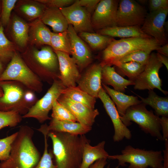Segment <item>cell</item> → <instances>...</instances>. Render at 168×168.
<instances>
[{
  "instance_id": "26",
  "label": "cell",
  "mask_w": 168,
  "mask_h": 168,
  "mask_svg": "<svg viewBox=\"0 0 168 168\" xmlns=\"http://www.w3.org/2000/svg\"><path fill=\"white\" fill-rule=\"evenodd\" d=\"M138 96L140 98L142 103L150 105L154 109L157 115L168 117V97L159 96L153 90L149 91L148 95L146 98Z\"/></svg>"
},
{
  "instance_id": "7",
  "label": "cell",
  "mask_w": 168,
  "mask_h": 168,
  "mask_svg": "<svg viewBox=\"0 0 168 168\" xmlns=\"http://www.w3.org/2000/svg\"><path fill=\"white\" fill-rule=\"evenodd\" d=\"M21 84L15 81L0 82V86L3 92V96L0 98V110L15 111L23 115L28 112L31 106L25 98V91Z\"/></svg>"
},
{
  "instance_id": "35",
  "label": "cell",
  "mask_w": 168,
  "mask_h": 168,
  "mask_svg": "<svg viewBox=\"0 0 168 168\" xmlns=\"http://www.w3.org/2000/svg\"><path fill=\"white\" fill-rule=\"evenodd\" d=\"M22 117L17 112L0 110V130L5 127H14L22 120Z\"/></svg>"
},
{
  "instance_id": "33",
  "label": "cell",
  "mask_w": 168,
  "mask_h": 168,
  "mask_svg": "<svg viewBox=\"0 0 168 168\" xmlns=\"http://www.w3.org/2000/svg\"><path fill=\"white\" fill-rule=\"evenodd\" d=\"M52 110V119L61 121L77 122L74 116L67 108L60 104L57 100L54 102Z\"/></svg>"
},
{
  "instance_id": "6",
  "label": "cell",
  "mask_w": 168,
  "mask_h": 168,
  "mask_svg": "<svg viewBox=\"0 0 168 168\" xmlns=\"http://www.w3.org/2000/svg\"><path fill=\"white\" fill-rule=\"evenodd\" d=\"M146 105L142 103L131 106L120 118L127 127L131 124V121L134 122L146 133L159 140H163L160 117L155 114L152 111L148 110Z\"/></svg>"
},
{
  "instance_id": "28",
  "label": "cell",
  "mask_w": 168,
  "mask_h": 168,
  "mask_svg": "<svg viewBox=\"0 0 168 168\" xmlns=\"http://www.w3.org/2000/svg\"><path fill=\"white\" fill-rule=\"evenodd\" d=\"M73 101L82 103L95 109L96 98L80 88L78 86L66 87L61 94Z\"/></svg>"
},
{
  "instance_id": "13",
  "label": "cell",
  "mask_w": 168,
  "mask_h": 168,
  "mask_svg": "<svg viewBox=\"0 0 168 168\" xmlns=\"http://www.w3.org/2000/svg\"><path fill=\"white\" fill-rule=\"evenodd\" d=\"M119 1H100L91 16V23L94 30L116 26V14Z\"/></svg>"
},
{
  "instance_id": "9",
  "label": "cell",
  "mask_w": 168,
  "mask_h": 168,
  "mask_svg": "<svg viewBox=\"0 0 168 168\" xmlns=\"http://www.w3.org/2000/svg\"><path fill=\"white\" fill-rule=\"evenodd\" d=\"M163 66L156 53H151L144 71L133 81L134 89L149 91L156 88L164 94H167L168 92L161 87L162 80L159 75V70Z\"/></svg>"
},
{
  "instance_id": "21",
  "label": "cell",
  "mask_w": 168,
  "mask_h": 168,
  "mask_svg": "<svg viewBox=\"0 0 168 168\" xmlns=\"http://www.w3.org/2000/svg\"><path fill=\"white\" fill-rule=\"evenodd\" d=\"M40 18L45 25L51 27L54 33H61L67 30L68 24L59 8L46 7Z\"/></svg>"
},
{
  "instance_id": "46",
  "label": "cell",
  "mask_w": 168,
  "mask_h": 168,
  "mask_svg": "<svg viewBox=\"0 0 168 168\" xmlns=\"http://www.w3.org/2000/svg\"><path fill=\"white\" fill-rule=\"evenodd\" d=\"M165 149L163 151V168H168V140H165Z\"/></svg>"
},
{
  "instance_id": "20",
  "label": "cell",
  "mask_w": 168,
  "mask_h": 168,
  "mask_svg": "<svg viewBox=\"0 0 168 168\" xmlns=\"http://www.w3.org/2000/svg\"><path fill=\"white\" fill-rule=\"evenodd\" d=\"M48 133L50 131L67 133L75 135H83L89 132L92 127L83 125L78 122H72L52 119L49 125L43 124Z\"/></svg>"
},
{
  "instance_id": "16",
  "label": "cell",
  "mask_w": 168,
  "mask_h": 168,
  "mask_svg": "<svg viewBox=\"0 0 168 168\" xmlns=\"http://www.w3.org/2000/svg\"><path fill=\"white\" fill-rule=\"evenodd\" d=\"M67 32L70 41L71 55L79 70L81 71L91 62L92 57L91 50L71 25H68Z\"/></svg>"
},
{
  "instance_id": "3",
  "label": "cell",
  "mask_w": 168,
  "mask_h": 168,
  "mask_svg": "<svg viewBox=\"0 0 168 168\" xmlns=\"http://www.w3.org/2000/svg\"><path fill=\"white\" fill-rule=\"evenodd\" d=\"M161 46L152 38L135 37L115 39L103 50L100 64L102 67L112 66L120 58L132 52L144 50L151 52Z\"/></svg>"
},
{
  "instance_id": "41",
  "label": "cell",
  "mask_w": 168,
  "mask_h": 168,
  "mask_svg": "<svg viewBox=\"0 0 168 168\" xmlns=\"http://www.w3.org/2000/svg\"><path fill=\"white\" fill-rule=\"evenodd\" d=\"M44 5L48 6V7L63 8L73 4L74 0H37Z\"/></svg>"
},
{
  "instance_id": "5",
  "label": "cell",
  "mask_w": 168,
  "mask_h": 168,
  "mask_svg": "<svg viewBox=\"0 0 168 168\" xmlns=\"http://www.w3.org/2000/svg\"><path fill=\"white\" fill-rule=\"evenodd\" d=\"M19 82L28 90L40 93L43 89L41 79L15 52L6 69L0 76V82Z\"/></svg>"
},
{
  "instance_id": "23",
  "label": "cell",
  "mask_w": 168,
  "mask_h": 168,
  "mask_svg": "<svg viewBox=\"0 0 168 168\" xmlns=\"http://www.w3.org/2000/svg\"><path fill=\"white\" fill-rule=\"evenodd\" d=\"M102 83L113 86L117 91L124 92L127 86L134 85V82L125 79L116 71L114 67L105 66L102 67Z\"/></svg>"
},
{
  "instance_id": "27",
  "label": "cell",
  "mask_w": 168,
  "mask_h": 168,
  "mask_svg": "<svg viewBox=\"0 0 168 168\" xmlns=\"http://www.w3.org/2000/svg\"><path fill=\"white\" fill-rule=\"evenodd\" d=\"M78 35L92 49L95 50H104L115 40L113 37L95 32H82Z\"/></svg>"
},
{
  "instance_id": "29",
  "label": "cell",
  "mask_w": 168,
  "mask_h": 168,
  "mask_svg": "<svg viewBox=\"0 0 168 168\" xmlns=\"http://www.w3.org/2000/svg\"><path fill=\"white\" fill-rule=\"evenodd\" d=\"M30 27L31 34L34 40L38 44L50 46L52 32L40 18L31 23Z\"/></svg>"
},
{
  "instance_id": "24",
  "label": "cell",
  "mask_w": 168,
  "mask_h": 168,
  "mask_svg": "<svg viewBox=\"0 0 168 168\" xmlns=\"http://www.w3.org/2000/svg\"><path fill=\"white\" fill-rule=\"evenodd\" d=\"M96 31V33L100 34L113 38L117 37L122 39L135 37L152 38L144 33L142 30L141 27L138 26H116Z\"/></svg>"
},
{
  "instance_id": "4",
  "label": "cell",
  "mask_w": 168,
  "mask_h": 168,
  "mask_svg": "<svg viewBox=\"0 0 168 168\" xmlns=\"http://www.w3.org/2000/svg\"><path fill=\"white\" fill-rule=\"evenodd\" d=\"M108 159L117 160L118 166H125L128 163V168H159L163 166V156L161 151L146 150L128 145L121 151V154L109 155Z\"/></svg>"
},
{
  "instance_id": "2",
  "label": "cell",
  "mask_w": 168,
  "mask_h": 168,
  "mask_svg": "<svg viewBox=\"0 0 168 168\" xmlns=\"http://www.w3.org/2000/svg\"><path fill=\"white\" fill-rule=\"evenodd\" d=\"M12 144L10 155L0 163V168H34L41 157L32 140L34 131L27 125L21 126Z\"/></svg>"
},
{
  "instance_id": "36",
  "label": "cell",
  "mask_w": 168,
  "mask_h": 168,
  "mask_svg": "<svg viewBox=\"0 0 168 168\" xmlns=\"http://www.w3.org/2000/svg\"><path fill=\"white\" fill-rule=\"evenodd\" d=\"M41 133L44 137V147L43 155L40 158L39 162L34 168H56L53 161L54 155L52 151L49 152L48 144L47 142V135L48 133L45 131Z\"/></svg>"
},
{
  "instance_id": "19",
  "label": "cell",
  "mask_w": 168,
  "mask_h": 168,
  "mask_svg": "<svg viewBox=\"0 0 168 168\" xmlns=\"http://www.w3.org/2000/svg\"><path fill=\"white\" fill-rule=\"evenodd\" d=\"M102 67L100 63L89 66L77 82L78 86L95 98H98L101 86Z\"/></svg>"
},
{
  "instance_id": "25",
  "label": "cell",
  "mask_w": 168,
  "mask_h": 168,
  "mask_svg": "<svg viewBox=\"0 0 168 168\" xmlns=\"http://www.w3.org/2000/svg\"><path fill=\"white\" fill-rule=\"evenodd\" d=\"M90 142L84 145L82 160L80 168H89L96 161L101 158H106L109 155L105 149V142L102 141L95 146L90 144Z\"/></svg>"
},
{
  "instance_id": "38",
  "label": "cell",
  "mask_w": 168,
  "mask_h": 168,
  "mask_svg": "<svg viewBox=\"0 0 168 168\" xmlns=\"http://www.w3.org/2000/svg\"><path fill=\"white\" fill-rule=\"evenodd\" d=\"M46 8L44 4L42 5L34 3H28L21 5L20 9L27 17L33 19L40 18Z\"/></svg>"
},
{
  "instance_id": "50",
  "label": "cell",
  "mask_w": 168,
  "mask_h": 168,
  "mask_svg": "<svg viewBox=\"0 0 168 168\" xmlns=\"http://www.w3.org/2000/svg\"><path fill=\"white\" fill-rule=\"evenodd\" d=\"M3 95V91L0 86V98L2 97Z\"/></svg>"
},
{
  "instance_id": "51",
  "label": "cell",
  "mask_w": 168,
  "mask_h": 168,
  "mask_svg": "<svg viewBox=\"0 0 168 168\" xmlns=\"http://www.w3.org/2000/svg\"><path fill=\"white\" fill-rule=\"evenodd\" d=\"M106 168H110V164H109V165L107 166Z\"/></svg>"
},
{
  "instance_id": "15",
  "label": "cell",
  "mask_w": 168,
  "mask_h": 168,
  "mask_svg": "<svg viewBox=\"0 0 168 168\" xmlns=\"http://www.w3.org/2000/svg\"><path fill=\"white\" fill-rule=\"evenodd\" d=\"M104 107L110 117L114 129L113 139L114 142H119L124 138L130 139L132 134L130 130L121 121L114 104L102 87L98 95Z\"/></svg>"
},
{
  "instance_id": "1",
  "label": "cell",
  "mask_w": 168,
  "mask_h": 168,
  "mask_svg": "<svg viewBox=\"0 0 168 168\" xmlns=\"http://www.w3.org/2000/svg\"><path fill=\"white\" fill-rule=\"evenodd\" d=\"M47 136L52 141L56 168H80L84 145L90 142L84 135L50 131Z\"/></svg>"
},
{
  "instance_id": "12",
  "label": "cell",
  "mask_w": 168,
  "mask_h": 168,
  "mask_svg": "<svg viewBox=\"0 0 168 168\" xmlns=\"http://www.w3.org/2000/svg\"><path fill=\"white\" fill-rule=\"evenodd\" d=\"M68 24L71 25L76 32H94L91 23V15L79 4L78 0L67 7L59 8Z\"/></svg>"
},
{
  "instance_id": "32",
  "label": "cell",
  "mask_w": 168,
  "mask_h": 168,
  "mask_svg": "<svg viewBox=\"0 0 168 168\" xmlns=\"http://www.w3.org/2000/svg\"><path fill=\"white\" fill-rule=\"evenodd\" d=\"M50 46L54 51L71 55L70 41L67 30L59 33L52 32Z\"/></svg>"
},
{
  "instance_id": "48",
  "label": "cell",
  "mask_w": 168,
  "mask_h": 168,
  "mask_svg": "<svg viewBox=\"0 0 168 168\" xmlns=\"http://www.w3.org/2000/svg\"><path fill=\"white\" fill-rule=\"evenodd\" d=\"M157 56L160 61L166 66L167 70H168V57L160 54L156 53Z\"/></svg>"
},
{
  "instance_id": "39",
  "label": "cell",
  "mask_w": 168,
  "mask_h": 168,
  "mask_svg": "<svg viewBox=\"0 0 168 168\" xmlns=\"http://www.w3.org/2000/svg\"><path fill=\"white\" fill-rule=\"evenodd\" d=\"M18 133L17 132L3 138H0V160L3 161L9 157L11 146Z\"/></svg>"
},
{
  "instance_id": "8",
  "label": "cell",
  "mask_w": 168,
  "mask_h": 168,
  "mask_svg": "<svg viewBox=\"0 0 168 168\" xmlns=\"http://www.w3.org/2000/svg\"><path fill=\"white\" fill-rule=\"evenodd\" d=\"M66 88L59 79L54 80L45 94L36 101L22 118H34L40 123L51 119L49 113L52 109L54 101L57 100Z\"/></svg>"
},
{
  "instance_id": "10",
  "label": "cell",
  "mask_w": 168,
  "mask_h": 168,
  "mask_svg": "<svg viewBox=\"0 0 168 168\" xmlns=\"http://www.w3.org/2000/svg\"><path fill=\"white\" fill-rule=\"evenodd\" d=\"M146 9L134 0L119 1L116 14V26H140L147 14Z\"/></svg>"
},
{
  "instance_id": "42",
  "label": "cell",
  "mask_w": 168,
  "mask_h": 168,
  "mask_svg": "<svg viewBox=\"0 0 168 168\" xmlns=\"http://www.w3.org/2000/svg\"><path fill=\"white\" fill-rule=\"evenodd\" d=\"M150 12L168 7V0H150L148 1Z\"/></svg>"
},
{
  "instance_id": "47",
  "label": "cell",
  "mask_w": 168,
  "mask_h": 168,
  "mask_svg": "<svg viewBox=\"0 0 168 168\" xmlns=\"http://www.w3.org/2000/svg\"><path fill=\"white\" fill-rule=\"evenodd\" d=\"M158 53L168 56V44L167 43L159 47L156 50Z\"/></svg>"
},
{
  "instance_id": "18",
  "label": "cell",
  "mask_w": 168,
  "mask_h": 168,
  "mask_svg": "<svg viewBox=\"0 0 168 168\" xmlns=\"http://www.w3.org/2000/svg\"><path fill=\"white\" fill-rule=\"evenodd\" d=\"M57 100L72 113L77 122L84 125L92 127L99 114L97 109H92L83 104L73 101L62 94Z\"/></svg>"
},
{
  "instance_id": "34",
  "label": "cell",
  "mask_w": 168,
  "mask_h": 168,
  "mask_svg": "<svg viewBox=\"0 0 168 168\" xmlns=\"http://www.w3.org/2000/svg\"><path fill=\"white\" fill-rule=\"evenodd\" d=\"M14 46L6 37L3 26L0 24V59L6 60L11 58L15 52Z\"/></svg>"
},
{
  "instance_id": "22",
  "label": "cell",
  "mask_w": 168,
  "mask_h": 168,
  "mask_svg": "<svg viewBox=\"0 0 168 168\" xmlns=\"http://www.w3.org/2000/svg\"><path fill=\"white\" fill-rule=\"evenodd\" d=\"M102 87L115 104L117 110L120 117L125 113L130 107L142 103L137 96H128L123 92L117 91L102 83Z\"/></svg>"
},
{
  "instance_id": "43",
  "label": "cell",
  "mask_w": 168,
  "mask_h": 168,
  "mask_svg": "<svg viewBox=\"0 0 168 168\" xmlns=\"http://www.w3.org/2000/svg\"><path fill=\"white\" fill-rule=\"evenodd\" d=\"M100 0H78L79 4L85 7L91 15Z\"/></svg>"
},
{
  "instance_id": "11",
  "label": "cell",
  "mask_w": 168,
  "mask_h": 168,
  "mask_svg": "<svg viewBox=\"0 0 168 168\" xmlns=\"http://www.w3.org/2000/svg\"><path fill=\"white\" fill-rule=\"evenodd\" d=\"M32 55L34 60L40 68L38 76L41 80L52 84L54 80L59 79L58 58L50 46H44L40 50L35 49Z\"/></svg>"
},
{
  "instance_id": "37",
  "label": "cell",
  "mask_w": 168,
  "mask_h": 168,
  "mask_svg": "<svg viewBox=\"0 0 168 168\" xmlns=\"http://www.w3.org/2000/svg\"><path fill=\"white\" fill-rule=\"evenodd\" d=\"M151 53L144 50L135 51L125 55L116 62L124 63L133 62L146 65L148 62Z\"/></svg>"
},
{
  "instance_id": "17",
  "label": "cell",
  "mask_w": 168,
  "mask_h": 168,
  "mask_svg": "<svg viewBox=\"0 0 168 168\" xmlns=\"http://www.w3.org/2000/svg\"><path fill=\"white\" fill-rule=\"evenodd\" d=\"M58 60L59 79L66 87L75 86L81 74L74 60L68 54L54 51Z\"/></svg>"
},
{
  "instance_id": "30",
  "label": "cell",
  "mask_w": 168,
  "mask_h": 168,
  "mask_svg": "<svg viewBox=\"0 0 168 168\" xmlns=\"http://www.w3.org/2000/svg\"><path fill=\"white\" fill-rule=\"evenodd\" d=\"M12 32L14 40L18 45L25 46L28 39L29 26L19 17H13L12 23Z\"/></svg>"
},
{
  "instance_id": "44",
  "label": "cell",
  "mask_w": 168,
  "mask_h": 168,
  "mask_svg": "<svg viewBox=\"0 0 168 168\" xmlns=\"http://www.w3.org/2000/svg\"><path fill=\"white\" fill-rule=\"evenodd\" d=\"M160 122L162 131L163 139L168 140V118L162 116L160 118Z\"/></svg>"
},
{
  "instance_id": "14",
  "label": "cell",
  "mask_w": 168,
  "mask_h": 168,
  "mask_svg": "<svg viewBox=\"0 0 168 168\" xmlns=\"http://www.w3.org/2000/svg\"><path fill=\"white\" fill-rule=\"evenodd\" d=\"M168 13V7L147 14L141 27L142 30L152 37L161 45L167 43L165 24Z\"/></svg>"
},
{
  "instance_id": "40",
  "label": "cell",
  "mask_w": 168,
  "mask_h": 168,
  "mask_svg": "<svg viewBox=\"0 0 168 168\" xmlns=\"http://www.w3.org/2000/svg\"><path fill=\"white\" fill-rule=\"evenodd\" d=\"M17 1L16 0H3L2 1L1 24L3 26L6 25L8 23L12 11Z\"/></svg>"
},
{
  "instance_id": "52",
  "label": "cell",
  "mask_w": 168,
  "mask_h": 168,
  "mask_svg": "<svg viewBox=\"0 0 168 168\" xmlns=\"http://www.w3.org/2000/svg\"><path fill=\"white\" fill-rule=\"evenodd\" d=\"M159 168H163V167H161Z\"/></svg>"
},
{
  "instance_id": "45",
  "label": "cell",
  "mask_w": 168,
  "mask_h": 168,
  "mask_svg": "<svg viewBox=\"0 0 168 168\" xmlns=\"http://www.w3.org/2000/svg\"><path fill=\"white\" fill-rule=\"evenodd\" d=\"M106 158H101L96 161L89 168H104L107 163Z\"/></svg>"
},
{
  "instance_id": "31",
  "label": "cell",
  "mask_w": 168,
  "mask_h": 168,
  "mask_svg": "<svg viewBox=\"0 0 168 168\" xmlns=\"http://www.w3.org/2000/svg\"><path fill=\"white\" fill-rule=\"evenodd\" d=\"M116 72L120 75L127 76L133 81L144 70L146 65L133 62L121 63L118 62L114 64Z\"/></svg>"
},
{
  "instance_id": "49",
  "label": "cell",
  "mask_w": 168,
  "mask_h": 168,
  "mask_svg": "<svg viewBox=\"0 0 168 168\" xmlns=\"http://www.w3.org/2000/svg\"><path fill=\"white\" fill-rule=\"evenodd\" d=\"M3 68L2 64L0 59V76L3 72Z\"/></svg>"
}]
</instances>
